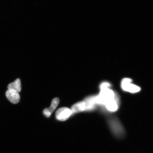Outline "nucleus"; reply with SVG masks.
Segmentation results:
<instances>
[{"instance_id":"nucleus-1","label":"nucleus","mask_w":153,"mask_h":153,"mask_svg":"<svg viewBox=\"0 0 153 153\" xmlns=\"http://www.w3.org/2000/svg\"><path fill=\"white\" fill-rule=\"evenodd\" d=\"M132 80L130 78H125L122 79L121 87L123 91L132 93L138 92L141 89L138 86L131 83Z\"/></svg>"},{"instance_id":"nucleus-2","label":"nucleus","mask_w":153,"mask_h":153,"mask_svg":"<svg viewBox=\"0 0 153 153\" xmlns=\"http://www.w3.org/2000/svg\"><path fill=\"white\" fill-rule=\"evenodd\" d=\"M72 114L71 110L68 108H62L59 109L56 112V117L61 121H65Z\"/></svg>"},{"instance_id":"nucleus-3","label":"nucleus","mask_w":153,"mask_h":153,"mask_svg":"<svg viewBox=\"0 0 153 153\" xmlns=\"http://www.w3.org/2000/svg\"><path fill=\"white\" fill-rule=\"evenodd\" d=\"M8 100L13 104H16L20 101V97L18 91L13 89H8L5 93Z\"/></svg>"},{"instance_id":"nucleus-4","label":"nucleus","mask_w":153,"mask_h":153,"mask_svg":"<svg viewBox=\"0 0 153 153\" xmlns=\"http://www.w3.org/2000/svg\"><path fill=\"white\" fill-rule=\"evenodd\" d=\"M59 103V99L58 98H55L53 99L50 107L46 108L43 111L44 114L47 117H49L58 106Z\"/></svg>"},{"instance_id":"nucleus-5","label":"nucleus","mask_w":153,"mask_h":153,"mask_svg":"<svg viewBox=\"0 0 153 153\" xmlns=\"http://www.w3.org/2000/svg\"><path fill=\"white\" fill-rule=\"evenodd\" d=\"M105 106L108 111L111 112L116 111L118 108V102L117 97L109 101L105 105Z\"/></svg>"},{"instance_id":"nucleus-6","label":"nucleus","mask_w":153,"mask_h":153,"mask_svg":"<svg viewBox=\"0 0 153 153\" xmlns=\"http://www.w3.org/2000/svg\"><path fill=\"white\" fill-rule=\"evenodd\" d=\"M85 109L86 102L85 101H81L73 105L71 110L72 113H78L83 111Z\"/></svg>"},{"instance_id":"nucleus-7","label":"nucleus","mask_w":153,"mask_h":153,"mask_svg":"<svg viewBox=\"0 0 153 153\" xmlns=\"http://www.w3.org/2000/svg\"><path fill=\"white\" fill-rule=\"evenodd\" d=\"M8 89H13L20 92L21 91V83L20 79L18 78L13 83H10L7 86Z\"/></svg>"}]
</instances>
